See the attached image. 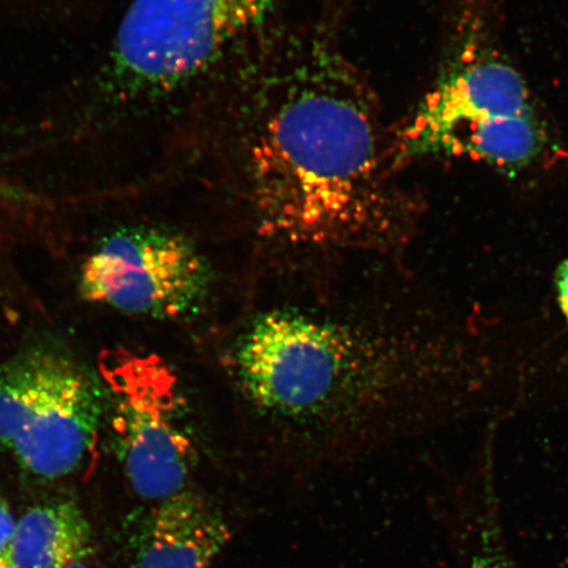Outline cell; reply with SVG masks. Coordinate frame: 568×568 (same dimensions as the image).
I'll return each instance as SVG.
<instances>
[{"instance_id": "6da1fadb", "label": "cell", "mask_w": 568, "mask_h": 568, "mask_svg": "<svg viewBox=\"0 0 568 568\" xmlns=\"http://www.w3.org/2000/svg\"><path fill=\"white\" fill-rule=\"evenodd\" d=\"M247 105L237 173L260 237L328 253L407 243L416 201L390 182L374 99L335 48L312 41Z\"/></svg>"}, {"instance_id": "7a4b0ae2", "label": "cell", "mask_w": 568, "mask_h": 568, "mask_svg": "<svg viewBox=\"0 0 568 568\" xmlns=\"http://www.w3.org/2000/svg\"><path fill=\"white\" fill-rule=\"evenodd\" d=\"M225 368L262 428L315 452L373 443L417 410L443 373L424 337L372 312L314 305L248 318Z\"/></svg>"}, {"instance_id": "3957f363", "label": "cell", "mask_w": 568, "mask_h": 568, "mask_svg": "<svg viewBox=\"0 0 568 568\" xmlns=\"http://www.w3.org/2000/svg\"><path fill=\"white\" fill-rule=\"evenodd\" d=\"M282 0H133L99 80L122 106L186 84L272 16Z\"/></svg>"}, {"instance_id": "277c9868", "label": "cell", "mask_w": 568, "mask_h": 568, "mask_svg": "<svg viewBox=\"0 0 568 568\" xmlns=\"http://www.w3.org/2000/svg\"><path fill=\"white\" fill-rule=\"evenodd\" d=\"M450 16L435 81L389 142L394 172L437 158L462 126L539 109L527 80L501 48L494 6L459 0Z\"/></svg>"}, {"instance_id": "5b68a950", "label": "cell", "mask_w": 568, "mask_h": 568, "mask_svg": "<svg viewBox=\"0 0 568 568\" xmlns=\"http://www.w3.org/2000/svg\"><path fill=\"white\" fill-rule=\"evenodd\" d=\"M104 400L101 385L74 361L21 354L0 365V446L34 477H69L95 452Z\"/></svg>"}, {"instance_id": "8992f818", "label": "cell", "mask_w": 568, "mask_h": 568, "mask_svg": "<svg viewBox=\"0 0 568 568\" xmlns=\"http://www.w3.org/2000/svg\"><path fill=\"white\" fill-rule=\"evenodd\" d=\"M102 379L120 464L133 493L153 504L193 488L197 452L180 382L154 355L105 352Z\"/></svg>"}, {"instance_id": "52a82bcc", "label": "cell", "mask_w": 568, "mask_h": 568, "mask_svg": "<svg viewBox=\"0 0 568 568\" xmlns=\"http://www.w3.org/2000/svg\"><path fill=\"white\" fill-rule=\"evenodd\" d=\"M212 284L211 264L194 243L151 225L106 234L80 276L84 301L155 320L194 316L207 303Z\"/></svg>"}, {"instance_id": "ba28073f", "label": "cell", "mask_w": 568, "mask_h": 568, "mask_svg": "<svg viewBox=\"0 0 568 568\" xmlns=\"http://www.w3.org/2000/svg\"><path fill=\"white\" fill-rule=\"evenodd\" d=\"M232 535L223 510L193 487L140 515L132 568H211Z\"/></svg>"}, {"instance_id": "9c48e42d", "label": "cell", "mask_w": 568, "mask_h": 568, "mask_svg": "<svg viewBox=\"0 0 568 568\" xmlns=\"http://www.w3.org/2000/svg\"><path fill=\"white\" fill-rule=\"evenodd\" d=\"M557 151L556 134L538 109L462 126L444 142L437 158L464 155L515 178L537 168Z\"/></svg>"}, {"instance_id": "30bf717a", "label": "cell", "mask_w": 568, "mask_h": 568, "mask_svg": "<svg viewBox=\"0 0 568 568\" xmlns=\"http://www.w3.org/2000/svg\"><path fill=\"white\" fill-rule=\"evenodd\" d=\"M92 550V530L74 503L34 507L21 516L7 560L13 568H67Z\"/></svg>"}, {"instance_id": "8fae6325", "label": "cell", "mask_w": 568, "mask_h": 568, "mask_svg": "<svg viewBox=\"0 0 568 568\" xmlns=\"http://www.w3.org/2000/svg\"><path fill=\"white\" fill-rule=\"evenodd\" d=\"M462 495L450 517L457 568H525L508 544L493 483L485 478Z\"/></svg>"}, {"instance_id": "7c38bea8", "label": "cell", "mask_w": 568, "mask_h": 568, "mask_svg": "<svg viewBox=\"0 0 568 568\" xmlns=\"http://www.w3.org/2000/svg\"><path fill=\"white\" fill-rule=\"evenodd\" d=\"M18 521L13 517L9 503L0 497V558H6L16 537Z\"/></svg>"}, {"instance_id": "4fadbf2b", "label": "cell", "mask_w": 568, "mask_h": 568, "mask_svg": "<svg viewBox=\"0 0 568 568\" xmlns=\"http://www.w3.org/2000/svg\"><path fill=\"white\" fill-rule=\"evenodd\" d=\"M560 312L568 324V258L560 262L554 274Z\"/></svg>"}, {"instance_id": "5bb4252c", "label": "cell", "mask_w": 568, "mask_h": 568, "mask_svg": "<svg viewBox=\"0 0 568 568\" xmlns=\"http://www.w3.org/2000/svg\"><path fill=\"white\" fill-rule=\"evenodd\" d=\"M67 568H92L88 564H84L83 560H78V562L68 566Z\"/></svg>"}, {"instance_id": "9a60e30c", "label": "cell", "mask_w": 568, "mask_h": 568, "mask_svg": "<svg viewBox=\"0 0 568 568\" xmlns=\"http://www.w3.org/2000/svg\"><path fill=\"white\" fill-rule=\"evenodd\" d=\"M0 568H13L7 558H0Z\"/></svg>"}]
</instances>
